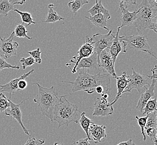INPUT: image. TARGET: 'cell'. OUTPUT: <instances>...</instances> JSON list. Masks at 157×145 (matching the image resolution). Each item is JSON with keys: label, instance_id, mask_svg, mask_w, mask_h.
I'll list each match as a JSON object with an SVG mask.
<instances>
[{"label": "cell", "instance_id": "7c38bea8", "mask_svg": "<svg viewBox=\"0 0 157 145\" xmlns=\"http://www.w3.org/2000/svg\"><path fill=\"white\" fill-rule=\"evenodd\" d=\"M94 53V48L90 44L87 42H85L79 48L78 52V55L72 57V59L70 61L69 63L66 64L67 67H69L72 64H74L75 65L71 69V71L73 74L76 72V68L77 67L79 61L84 58L89 57Z\"/></svg>", "mask_w": 157, "mask_h": 145}, {"label": "cell", "instance_id": "e0dca14e", "mask_svg": "<svg viewBox=\"0 0 157 145\" xmlns=\"http://www.w3.org/2000/svg\"><path fill=\"white\" fill-rule=\"evenodd\" d=\"M119 9H121V26H118V29H121V28L124 26H129L133 25L136 19L137 10H136L133 12H129L128 11V9H125L121 5H119Z\"/></svg>", "mask_w": 157, "mask_h": 145}, {"label": "cell", "instance_id": "1f68e13d", "mask_svg": "<svg viewBox=\"0 0 157 145\" xmlns=\"http://www.w3.org/2000/svg\"><path fill=\"white\" fill-rule=\"evenodd\" d=\"M28 54L31 55V57L33 58L35 63L38 64H41L42 62V60L41 58V52L40 51V48H37L36 50H34L33 51L28 52Z\"/></svg>", "mask_w": 157, "mask_h": 145}, {"label": "cell", "instance_id": "4dcf8cb0", "mask_svg": "<svg viewBox=\"0 0 157 145\" xmlns=\"http://www.w3.org/2000/svg\"><path fill=\"white\" fill-rule=\"evenodd\" d=\"M136 120L138 121V123L139 124V127H140L141 129V133L143 136V141H145L146 140V136L145 134V127L147 120L148 118V115H147L145 117H139L138 116H136Z\"/></svg>", "mask_w": 157, "mask_h": 145}, {"label": "cell", "instance_id": "cb8c5ba5", "mask_svg": "<svg viewBox=\"0 0 157 145\" xmlns=\"http://www.w3.org/2000/svg\"><path fill=\"white\" fill-rule=\"evenodd\" d=\"M78 122H79L82 130L84 131L85 133L87 136L86 138H88L89 139L88 131H89V129L91 125L93 123V120H91L90 118H88L86 116L85 112H82L80 113V119L78 120Z\"/></svg>", "mask_w": 157, "mask_h": 145}, {"label": "cell", "instance_id": "60d3db41", "mask_svg": "<svg viewBox=\"0 0 157 145\" xmlns=\"http://www.w3.org/2000/svg\"><path fill=\"white\" fill-rule=\"evenodd\" d=\"M136 145L134 142H133V140L132 139H129L127 141L125 142H122L118 143V145Z\"/></svg>", "mask_w": 157, "mask_h": 145}, {"label": "cell", "instance_id": "74e56055", "mask_svg": "<svg viewBox=\"0 0 157 145\" xmlns=\"http://www.w3.org/2000/svg\"><path fill=\"white\" fill-rule=\"evenodd\" d=\"M73 145H91L90 140L88 138H85L84 139H80L78 141L74 142Z\"/></svg>", "mask_w": 157, "mask_h": 145}, {"label": "cell", "instance_id": "2e32d148", "mask_svg": "<svg viewBox=\"0 0 157 145\" xmlns=\"http://www.w3.org/2000/svg\"><path fill=\"white\" fill-rule=\"evenodd\" d=\"M33 72L34 69L31 70L30 71L25 73L22 76H20V77L12 79L8 83H6L5 84L0 85V91L7 92L10 94L15 93L17 91H19L18 89V82L22 79H25L28 76H30Z\"/></svg>", "mask_w": 157, "mask_h": 145}, {"label": "cell", "instance_id": "f546056e", "mask_svg": "<svg viewBox=\"0 0 157 145\" xmlns=\"http://www.w3.org/2000/svg\"><path fill=\"white\" fill-rule=\"evenodd\" d=\"M10 107L9 98L6 97L5 94L0 93V112H5Z\"/></svg>", "mask_w": 157, "mask_h": 145}, {"label": "cell", "instance_id": "8fae6325", "mask_svg": "<svg viewBox=\"0 0 157 145\" xmlns=\"http://www.w3.org/2000/svg\"><path fill=\"white\" fill-rule=\"evenodd\" d=\"M94 107V112L93 113L94 116L105 117L112 115L114 112L113 106L108 102V99L104 97L97 98Z\"/></svg>", "mask_w": 157, "mask_h": 145}, {"label": "cell", "instance_id": "30bf717a", "mask_svg": "<svg viewBox=\"0 0 157 145\" xmlns=\"http://www.w3.org/2000/svg\"><path fill=\"white\" fill-rule=\"evenodd\" d=\"M114 64L110 54L109 49H105L100 53L99 57V67L103 71L107 72L110 76L116 79L117 77L114 69Z\"/></svg>", "mask_w": 157, "mask_h": 145}, {"label": "cell", "instance_id": "ffe728a7", "mask_svg": "<svg viewBox=\"0 0 157 145\" xmlns=\"http://www.w3.org/2000/svg\"><path fill=\"white\" fill-rule=\"evenodd\" d=\"M120 30L121 29H118V31L115 35V37L114 38L112 45L109 48L110 54V55L112 57L113 61L114 64H115L119 54L121 52H123V45L122 42L119 39V33L120 32Z\"/></svg>", "mask_w": 157, "mask_h": 145}, {"label": "cell", "instance_id": "44dd1931", "mask_svg": "<svg viewBox=\"0 0 157 145\" xmlns=\"http://www.w3.org/2000/svg\"><path fill=\"white\" fill-rule=\"evenodd\" d=\"M85 18L90 21L92 24L96 26L97 27L102 28L106 30L109 31V29L107 27V21L108 19L103 14H99L94 16L90 17L86 16Z\"/></svg>", "mask_w": 157, "mask_h": 145}, {"label": "cell", "instance_id": "d590c367", "mask_svg": "<svg viewBox=\"0 0 157 145\" xmlns=\"http://www.w3.org/2000/svg\"><path fill=\"white\" fill-rule=\"evenodd\" d=\"M45 142L44 139H37L35 137H30L24 145H43Z\"/></svg>", "mask_w": 157, "mask_h": 145}, {"label": "cell", "instance_id": "52a82bcc", "mask_svg": "<svg viewBox=\"0 0 157 145\" xmlns=\"http://www.w3.org/2000/svg\"><path fill=\"white\" fill-rule=\"evenodd\" d=\"M151 72H152V76H148V77L151 79V84L149 85L148 88L145 87V91L143 92L140 94V97L139 98L136 106V109L139 110V112L141 113H143L144 108L148 100H150L151 97L155 96L154 89H155L157 78V75L156 74L157 65H155L154 68L151 69Z\"/></svg>", "mask_w": 157, "mask_h": 145}, {"label": "cell", "instance_id": "d4e9b609", "mask_svg": "<svg viewBox=\"0 0 157 145\" xmlns=\"http://www.w3.org/2000/svg\"><path fill=\"white\" fill-rule=\"evenodd\" d=\"M89 3L87 0H78V1H70L67 4V6L69 7L70 9L73 12L74 15L76 16L77 12L79 10L82 8V6L85 4Z\"/></svg>", "mask_w": 157, "mask_h": 145}, {"label": "cell", "instance_id": "ba28073f", "mask_svg": "<svg viewBox=\"0 0 157 145\" xmlns=\"http://www.w3.org/2000/svg\"><path fill=\"white\" fill-rule=\"evenodd\" d=\"M15 37L14 32L13 31L9 37L2 38L0 36V57L5 60L16 55L17 54V49L18 48V43L13 42V39Z\"/></svg>", "mask_w": 157, "mask_h": 145}, {"label": "cell", "instance_id": "3957f363", "mask_svg": "<svg viewBox=\"0 0 157 145\" xmlns=\"http://www.w3.org/2000/svg\"><path fill=\"white\" fill-rule=\"evenodd\" d=\"M33 84L36 85L38 88V93L33 100L34 102L38 104L42 115L53 122L55 108L60 101L61 96H59V93L53 86L48 88L42 87L37 83Z\"/></svg>", "mask_w": 157, "mask_h": 145}, {"label": "cell", "instance_id": "9a60e30c", "mask_svg": "<svg viewBox=\"0 0 157 145\" xmlns=\"http://www.w3.org/2000/svg\"><path fill=\"white\" fill-rule=\"evenodd\" d=\"M106 127L103 125H98L94 123L91 124L89 129V139L94 141L95 143L101 142V139L106 137Z\"/></svg>", "mask_w": 157, "mask_h": 145}, {"label": "cell", "instance_id": "5b68a950", "mask_svg": "<svg viewBox=\"0 0 157 145\" xmlns=\"http://www.w3.org/2000/svg\"><path fill=\"white\" fill-rule=\"evenodd\" d=\"M119 39L123 45L122 52L123 53H126L128 50L134 49L145 52L157 59L156 54L151 48L148 44V37L146 35L143 34L130 36L123 35L119 36Z\"/></svg>", "mask_w": 157, "mask_h": 145}, {"label": "cell", "instance_id": "4fadbf2b", "mask_svg": "<svg viewBox=\"0 0 157 145\" xmlns=\"http://www.w3.org/2000/svg\"><path fill=\"white\" fill-rule=\"evenodd\" d=\"M85 69L88 70V72L91 75L94 76L93 71L95 70V72H100L103 70L98 67V57L96 53L94 52L89 57L84 58L79 61L77 67L76 68V71L78 70Z\"/></svg>", "mask_w": 157, "mask_h": 145}, {"label": "cell", "instance_id": "5bb4252c", "mask_svg": "<svg viewBox=\"0 0 157 145\" xmlns=\"http://www.w3.org/2000/svg\"><path fill=\"white\" fill-rule=\"evenodd\" d=\"M11 94H10L9 100L10 107L9 108L6 109V111H5V113L6 116H10L11 118L15 119L17 121V122L22 127L25 133L27 135H30L29 131L26 129V127H25L24 125L22 123V112L20 109V106L22 103H24V100L22 101L20 104H15L11 101Z\"/></svg>", "mask_w": 157, "mask_h": 145}, {"label": "cell", "instance_id": "4316f807", "mask_svg": "<svg viewBox=\"0 0 157 145\" xmlns=\"http://www.w3.org/2000/svg\"><path fill=\"white\" fill-rule=\"evenodd\" d=\"M157 110L148 114V118L145 124V130L149 128L157 129Z\"/></svg>", "mask_w": 157, "mask_h": 145}, {"label": "cell", "instance_id": "9c48e42d", "mask_svg": "<svg viewBox=\"0 0 157 145\" xmlns=\"http://www.w3.org/2000/svg\"><path fill=\"white\" fill-rule=\"evenodd\" d=\"M132 69L133 70V74L130 76H127L128 83L123 93L126 92L130 93L133 89H136L138 93L141 94L144 92L143 88L145 87V85H149V82L144 76L135 72L133 68Z\"/></svg>", "mask_w": 157, "mask_h": 145}, {"label": "cell", "instance_id": "8992f818", "mask_svg": "<svg viewBox=\"0 0 157 145\" xmlns=\"http://www.w3.org/2000/svg\"><path fill=\"white\" fill-rule=\"evenodd\" d=\"M113 30L105 35L96 33L92 37L86 36V42L90 44L94 48V52L96 53L98 57V67L99 65V57L100 53L105 49H109L112 45L115 35Z\"/></svg>", "mask_w": 157, "mask_h": 145}, {"label": "cell", "instance_id": "603a6c76", "mask_svg": "<svg viewBox=\"0 0 157 145\" xmlns=\"http://www.w3.org/2000/svg\"><path fill=\"white\" fill-rule=\"evenodd\" d=\"M55 6L54 4L50 3L48 5V13L46 17L45 21L44 22L48 24V23H55L57 21L64 20V18L58 15V13L54 10Z\"/></svg>", "mask_w": 157, "mask_h": 145}, {"label": "cell", "instance_id": "277c9868", "mask_svg": "<svg viewBox=\"0 0 157 145\" xmlns=\"http://www.w3.org/2000/svg\"><path fill=\"white\" fill-rule=\"evenodd\" d=\"M67 95L61 96L60 100L57 104L54 112L53 121L58 123V128L63 126H67L74 122L78 123L80 119L78 107L75 104L71 103L66 99Z\"/></svg>", "mask_w": 157, "mask_h": 145}, {"label": "cell", "instance_id": "f1b7e54d", "mask_svg": "<svg viewBox=\"0 0 157 145\" xmlns=\"http://www.w3.org/2000/svg\"><path fill=\"white\" fill-rule=\"evenodd\" d=\"M157 110V98L148 100L143 109L142 115H148Z\"/></svg>", "mask_w": 157, "mask_h": 145}, {"label": "cell", "instance_id": "d6986e66", "mask_svg": "<svg viewBox=\"0 0 157 145\" xmlns=\"http://www.w3.org/2000/svg\"><path fill=\"white\" fill-rule=\"evenodd\" d=\"M127 72L125 71L123 72L121 76L117 77V96L115 97L114 100L110 102V104L113 106L114 104H115L118 100L121 98V94L123 93L125 88L127 87L128 80L127 79Z\"/></svg>", "mask_w": 157, "mask_h": 145}, {"label": "cell", "instance_id": "8d00e7d4", "mask_svg": "<svg viewBox=\"0 0 157 145\" xmlns=\"http://www.w3.org/2000/svg\"><path fill=\"white\" fill-rule=\"evenodd\" d=\"M136 0H130V1H120L119 5L123 6L125 9H128L130 5H136Z\"/></svg>", "mask_w": 157, "mask_h": 145}, {"label": "cell", "instance_id": "7402d4cb", "mask_svg": "<svg viewBox=\"0 0 157 145\" xmlns=\"http://www.w3.org/2000/svg\"><path fill=\"white\" fill-rule=\"evenodd\" d=\"M88 12L90 14L91 16H94L97 14H101L105 16L108 20L111 18L109 10L106 9L103 6L101 1L97 0L95 2V4L90 9L88 10Z\"/></svg>", "mask_w": 157, "mask_h": 145}, {"label": "cell", "instance_id": "f35d334b", "mask_svg": "<svg viewBox=\"0 0 157 145\" xmlns=\"http://www.w3.org/2000/svg\"><path fill=\"white\" fill-rule=\"evenodd\" d=\"M27 83L25 79L21 80L18 82V89L19 91L24 90L25 88L27 87Z\"/></svg>", "mask_w": 157, "mask_h": 145}, {"label": "cell", "instance_id": "484cf974", "mask_svg": "<svg viewBox=\"0 0 157 145\" xmlns=\"http://www.w3.org/2000/svg\"><path fill=\"white\" fill-rule=\"evenodd\" d=\"M14 11L17 12L20 16L23 24H27L26 27L30 26L31 24H36V22L33 21V18H32V16L30 13L27 12H23L21 11L18 9H14Z\"/></svg>", "mask_w": 157, "mask_h": 145}, {"label": "cell", "instance_id": "ab89813d", "mask_svg": "<svg viewBox=\"0 0 157 145\" xmlns=\"http://www.w3.org/2000/svg\"><path fill=\"white\" fill-rule=\"evenodd\" d=\"M95 91L97 93L100 94L101 96L104 93H105V91L104 88H103V87L101 86H98L95 88Z\"/></svg>", "mask_w": 157, "mask_h": 145}, {"label": "cell", "instance_id": "7a4b0ae2", "mask_svg": "<svg viewBox=\"0 0 157 145\" xmlns=\"http://www.w3.org/2000/svg\"><path fill=\"white\" fill-rule=\"evenodd\" d=\"M157 1L156 0H143L138 6L134 26L141 35L147 29L157 33Z\"/></svg>", "mask_w": 157, "mask_h": 145}, {"label": "cell", "instance_id": "6da1fadb", "mask_svg": "<svg viewBox=\"0 0 157 145\" xmlns=\"http://www.w3.org/2000/svg\"><path fill=\"white\" fill-rule=\"evenodd\" d=\"M62 82L73 85L72 92L73 93L82 91L91 94L94 93L97 87L101 86L104 88L105 93L108 94L109 97H111L110 91L112 88L110 87V77L107 72L103 70L93 76L89 73L87 70L82 69L78 72L74 81H62Z\"/></svg>", "mask_w": 157, "mask_h": 145}, {"label": "cell", "instance_id": "b9f144b4", "mask_svg": "<svg viewBox=\"0 0 157 145\" xmlns=\"http://www.w3.org/2000/svg\"><path fill=\"white\" fill-rule=\"evenodd\" d=\"M54 145H64L63 143H59V142H55Z\"/></svg>", "mask_w": 157, "mask_h": 145}, {"label": "cell", "instance_id": "ac0fdd59", "mask_svg": "<svg viewBox=\"0 0 157 145\" xmlns=\"http://www.w3.org/2000/svg\"><path fill=\"white\" fill-rule=\"evenodd\" d=\"M25 0H0V16L6 17L10 11L14 10L15 5H23Z\"/></svg>", "mask_w": 157, "mask_h": 145}, {"label": "cell", "instance_id": "83f0119b", "mask_svg": "<svg viewBox=\"0 0 157 145\" xmlns=\"http://www.w3.org/2000/svg\"><path fill=\"white\" fill-rule=\"evenodd\" d=\"M15 36L17 37H25L27 38V39H32V37H30L29 36H27V33H28V31L26 29V26H25L24 24H18L16 26L15 30L13 31Z\"/></svg>", "mask_w": 157, "mask_h": 145}, {"label": "cell", "instance_id": "836d02e7", "mask_svg": "<svg viewBox=\"0 0 157 145\" xmlns=\"http://www.w3.org/2000/svg\"><path fill=\"white\" fill-rule=\"evenodd\" d=\"M6 68H11L12 69H19L20 67L18 65H12L11 64L8 63L6 60L0 57V72L2 70Z\"/></svg>", "mask_w": 157, "mask_h": 145}, {"label": "cell", "instance_id": "e575fe53", "mask_svg": "<svg viewBox=\"0 0 157 145\" xmlns=\"http://www.w3.org/2000/svg\"><path fill=\"white\" fill-rule=\"evenodd\" d=\"M145 132L146 135L150 138L151 141L153 142H157V129L149 128L145 130Z\"/></svg>", "mask_w": 157, "mask_h": 145}, {"label": "cell", "instance_id": "d6a6232c", "mask_svg": "<svg viewBox=\"0 0 157 145\" xmlns=\"http://www.w3.org/2000/svg\"><path fill=\"white\" fill-rule=\"evenodd\" d=\"M20 63H21L23 69H25L27 67L32 66L33 64L35 63V61L33 57H30L27 58L22 57L20 59Z\"/></svg>", "mask_w": 157, "mask_h": 145}]
</instances>
